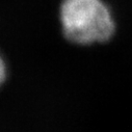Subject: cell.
<instances>
[{"label": "cell", "instance_id": "cell-2", "mask_svg": "<svg viewBox=\"0 0 132 132\" xmlns=\"http://www.w3.org/2000/svg\"><path fill=\"white\" fill-rule=\"evenodd\" d=\"M5 75H6V70H5V64L2 60V58L0 57V85L2 84V82L5 79Z\"/></svg>", "mask_w": 132, "mask_h": 132}, {"label": "cell", "instance_id": "cell-1", "mask_svg": "<svg viewBox=\"0 0 132 132\" xmlns=\"http://www.w3.org/2000/svg\"><path fill=\"white\" fill-rule=\"evenodd\" d=\"M62 31L75 44L105 42L114 31V22L102 0H63L60 6Z\"/></svg>", "mask_w": 132, "mask_h": 132}]
</instances>
